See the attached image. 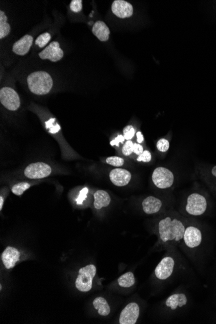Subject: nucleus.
<instances>
[{
    "instance_id": "obj_1",
    "label": "nucleus",
    "mask_w": 216,
    "mask_h": 324,
    "mask_svg": "<svg viewBox=\"0 0 216 324\" xmlns=\"http://www.w3.org/2000/svg\"><path fill=\"white\" fill-rule=\"evenodd\" d=\"M188 220L178 213L166 214L157 222L155 251H164L179 247L182 242Z\"/></svg>"
},
{
    "instance_id": "obj_2",
    "label": "nucleus",
    "mask_w": 216,
    "mask_h": 324,
    "mask_svg": "<svg viewBox=\"0 0 216 324\" xmlns=\"http://www.w3.org/2000/svg\"><path fill=\"white\" fill-rule=\"evenodd\" d=\"M180 261L178 247L166 250L153 272V277L159 286L171 279L180 266Z\"/></svg>"
},
{
    "instance_id": "obj_3",
    "label": "nucleus",
    "mask_w": 216,
    "mask_h": 324,
    "mask_svg": "<svg viewBox=\"0 0 216 324\" xmlns=\"http://www.w3.org/2000/svg\"><path fill=\"white\" fill-rule=\"evenodd\" d=\"M204 242V233L197 224L188 221L184 235L179 248L188 255H193L201 248Z\"/></svg>"
},
{
    "instance_id": "obj_4",
    "label": "nucleus",
    "mask_w": 216,
    "mask_h": 324,
    "mask_svg": "<svg viewBox=\"0 0 216 324\" xmlns=\"http://www.w3.org/2000/svg\"><path fill=\"white\" fill-rule=\"evenodd\" d=\"M209 208V198L200 192L190 194L186 199L184 211L189 217H200L205 215Z\"/></svg>"
},
{
    "instance_id": "obj_5",
    "label": "nucleus",
    "mask_w": 216,
    "mask_h": 324,
    "mask_svg": "<svg viewBox=\"0 0 216 324\" xmlns=\"http://www.w3.org/2000/svg\"><path fill=\"white\" fill-rule=\"evenodd\" d=\"M27 85L32 94L44 96L51 90L53 81L49 73L45 71H35L28 76Z\"/></svg>"
},
{
    "instance_id": "obj_6",
    "label": "nucleus",
    "mask_w": 216,
    "mask_h": 324,
    "mask_svg": "<svg viewBox=\"0 0 216 324\" xmlns=\"http://www.w3.org/2000/svg\"><path fill=\"white\" fill-rule=\"evenodd\" d=\"M189 303V296L184 291H176L168 296L162 304L163 312L168 314L178 312Z\"/></svg>"
},
{
    "instance_id": "obj_7",
    "label": "nucleus",
    "mask_w": 216,
    "mask_h": 324,
    "mask_svg": "<svg viewBox=\"0 0 216 324\" xmlns=\"http://www.w3.org/2000/svg\"><path fill=\"white\" fill-rule=\"evenodd\" d=\"M79 273L75 286L78 290L81 292H88L92 288L93 280L96 275L97 268L94 265H88L81 268Z\"/></svg>"
},
{
    "instance_id": "obj_8",
    "label": "nucleus",
    "mask_w": 216,
    "mask_h": 324,
    "mask_svg": "<svg viewBox=\"0 0 216 324\" xmlns=\"http://www.w3.org/2000/svg\"><path fill=\"white\" fill-rule=\"evenodd\" d=\"M153 185L160 190L170 189L174 184L175 177L171 170L165 167H157L152 173Z\"/></svg>"
},
{
    "instance_id": "obj_9",
    "label": "nucleus",
    "mask_w": 216,
    "mask_h": 324,
    "mask_svg": "<svg viewBox=\"0 0 216 324\" xmlns=\"http://www.w3.org/2000/svg\"><path fill=\"white\" fill-rule=\"evenodd\" d=\"M0 102L10 111H16L20 107V99L16 91L9 87H4L0 90Z\"/></svg>"
},
{
    "instance_id": "obj_10",
    "label": "nucleus",
    "mask_w": 216,
    "mask_h": 324,
    "mask_svg": "<svg viewBox=\"0 0 216 324\" xmlns=\"http://www.w3.org/2000/svg\"><path fill=\"white\" fill-rule=\"evenodd\" d=\"M51 173V166L42 162L30 164L24 171L25 176L31 179L47 178Z\"/></svg>"
},
{
    "instance_id": "obj_11",
    "label": "nucleus",
    "mask_w": 216,
    "mask_h": 324,
    "mask_svg": "<svg viewBox=\"0 0 216 324\" xmlns=\"http://www.w3.org/2000/svg\"><path fill=\"white\" fill-rule=\"evenodd\" d=\"M140 316V307L136 302H130L121 312L118 319L120 324H135Z\"/></svg>"
},
{
    "instance_id": "obj_12",
    "label": "nucleus",
    "mask_w": 216,
    "mask_h": 324,
    "mask_svg": "<svg viewBox=\"0 0 216 324\" xmlns=\"http://www.w3.org/2000/svg\"><path fill=\"white\" fill-rule=\"evenodd\" d=\"M39 57L42 60H49L56 62L62 59L64 51L60 48L59 43L53 42L39 53Z\"/></svg>"
},
{
    "instance_id": "obj_13",
    "label": "nucleus",
    "mask_w": 216,
    "mask_h": 324,
    "mask_svg": "<svg viewBox=\"0 0 216 324\" xmlns=\"http://www.w3.org/2000/svg\"><path fill=\"white\" fill-rule=\"evenodd\" d=\"M111 182L116 187H124L129 184L131 179V173L123 168H114L109 173Z\"/></svg>"
},
{
    "instance_id": "obj_14",
    "label": "nucleus",
    "mask_w": 216,
    "mask_h": 324,
    "mask_svg": "<svg viewBox=\"0 0 216 324\" xmlns=\"http://www.w3.org/2000/svg\"><path fill=\"white\" fill-rule=\"evenodd\" d=\"M113 14L120 18H129L132 16L133 8L131 4L124 0H115L111 5Z\"/></svg>"
},
{
    "instance_id": "obj_15",
    "label": "nucleus",
    "mask_w": 216,
    "mask_h": 324,
    "mask_svg": "<svg viewBox=\"0 0 216 324\" xmlns=\"http://www.w3.org/2000/svg\"><path fill=\"white\" fill-rule=\"evenodd\" d=\"M163 205L161 199L155 196H148L142 203V210L146 215H156L163 209Z\"/></svg>"
},
{
    "instance_id": "obj_16",
    "label": "nucleus",
    "mask_w": 216,
    "mask_h": 324,
    "mask_svg": "<svg viewBox=\"0 0 216 324\" xmlns=\"http://www.w3.org/2000/svg\"><path fill=\"white\" fill-rule=\"evenodd\" d=\"M20 253L16 248L7 247L1 254V260L6 269H10L16 265Z\"/></svg>"
},
{
    "instance_id": "obj_17",
    "label": "nucleus",
    "mask_w": 216,
    "mask_h": 324,
    "mask_svg": "<svg viewBox=\"0 0 216 324\" xmlns=\"http://www.w3.org/2000/svg\"><path fill=\"white\" fill-rule=\"evenodd\" d=\"M201 178L216 196V165L204 168L200 172Z\"/></svg>"
},
{
    "instance_id": "obj_18",
    "label": "nucleus",
    "mask_w": 216,
    "mask_h": 324,
    "mask_svg": "<svg viewBox=\"0 0 216 324\" xmlns=\"http://www.w3.org/2000/svg\"><path fill=\"white\" fill-rule=\"evenodd\" d=\"M33 43V38L27 34L15 42L12 47V51L15 54L19 56L27 55Z\"/></svg>"
},
{
    "instance_id": "obj_19",
    "label": "nucleus",
    "mask_w": 216,
    "mask_h": 324,
    "mask_svg": "<svg viewBox=\"0 0 216 324\" xmlns=\"http://www.w3.org/2000/svg\"><path fill=\"white\" fill-rule=\"evenodd\" d=\"M93 33L99 40L107 42L109 39L110 31L109 28L102 21H97L92 28Z\"/></svg>"
},
{
    "instance_id": "obj_20",
    "label": "nucleus",
    "mask_w": 216,
    "mask_h": 324,
    "mask_svg": "<svg viewBox=\"0 0 216 324\" xmlns=\"http://www.w3.org/2000/svg\"><path fill=\"white\" fill-rule=\"evenodd\" d=\"M111 197L107 192L99 190L94 194V207L97 210H101L109 206Z\"/></svg>"
},
{
    "instance_id": "obj_21",
    "label": "nucleus",
    "mask_w": 216,
    "mask_h": 324,
    "mask_svg": "<svg viewBox=\"0 0 216 324\" xmlns=\"http://www.w3.org/2000/svg\"><path fill=\"white\" fill-rule=\"evenodd\" d=\"M93 305L101 317H108L111 313V308L104 297H97L93 302Z\"/></svg>"
},
{
    "instance_id": "obj_22",
    "label": "nucleus",
    "mask_w": 216,
    "mask_h": 324,
    "mask_svg": "<svg viewBox=\"0 0 216 324\" xmlns=\"http://www.w3.org/2000/svg\"><path fill=\"white\" fill-rule=\"evenodd\" d=\"M118 286L122 288H129L135 284V276L132 272H127L118 278Z\"/></svg>"
},
{
    "instance_id": "obj_23",
    "label": "nucleus",
    "mask_w": 216,
    "mask_h": 324,
    "mask_svg": "<svg viewBox=\"0 0 216 324\" xmlns=\"http://www.w3.org/2000/svg\"><path fill=\"white\" fill-rule=\"evenodd\" d=\"M10 26L7 23V17L5 13L1 10L0 12V38L3 39L9 34Z\"/></svg>"
},
{
    "instance_id": "obj_24",
    "label": "nucleus",
    "mask_w": 216,
    "mask_h": 324,
    "mask_svg": "<svg viewBox=\"0 0 216 324\" xmlns=\"http://www.w3.org/2000/svg\"><path fill=\"white\" fill-rule=\"evenodd\" d=\"M31 185L27 183H19L18 184L13 186L12 192L16 196H21L24 192L29 189Z\"/></svg>"
},
{
    "instance_id": "obj_25",
    "label": "nucleus",
    "mask_w": 216,
    "mask_h": 324,
    "mask_svg": "<svg viewBox=\"0 0 216 324\" xmlns=\"http://www.w3.org/2000/svg\"><path fill=\"white\" fill-rule=\"evenodd\" d=\"M51 39V34L48 33V32H45L40 34L38 36L35 41V44L36 45H38L40 48H44L49 42H50Z\"/></svg>"
},
{
    "instance_id": "obj_26",
    "label": "nucleus",
    "mask_w": 216,
    "mask_h": 324,
    "mask_svg": "<svg viewBox=\"0 0 216 324\" xmlns=\"http://www.w3.org/2000/svg\"><path fill=\"white\" fill-rule=\"evenodd\" d=\"M106 162L108 165H110L114 167H120L124 164V160L122 157L117 156H113L108 157Z\"/></svg>"
},
{
    "instance_id": "obj_27",
    "label": "nucleus",
    "mask_w": 216,
    "mask_h": 324,
    "mask_svg": "<svg viewBox=\"0 0 216 324\" xmlns=\"http://www.w3.org/2000/svg\"><path fill=\"white\" fill-rule=\"evenodd\" d=\"M55 118H51L49 119L45 124H46V127L47 129H49V132L51 133H57L58 131L60 129V127L56 122Z\"/></svg>"
},
{
    "instance_id": "obj_28",
    "label": "nucleus",
    "mask_w": 216,
    "mask_h": 324,
    "mask_svg": "<svg viewBox=\"0 0 216 324\" xmlns=\"http://www.w3.org/2000/svg\"><path fill=\"white\" fill-rule=\"evenodd\" d=\"M157 148L161 152H166L170 148L169 141L166 139H161L157 143Z\"/></svg>"
},
{
    "instance_id": "obj_29",
    "label": "nucleus",
    "mask_w": 216,
    "mask_h": 324,
    "mask_svg": "<svg viewBox=\"0 0 216 324\" xmlns=\"http://www.w3.org/2000/svg\"><path fill=\"white\" fill-rule=\"evenodd\" d=\"M134 144L131 140H127L122 147V153L125 156H129L133 152Z\"/></svg>"
},
{
    "instance_id": "obj_30",
    "label": "nucleus",
    "mask_w": 216,
    "mask_h": 324,
    "mask_svg": "<svg viewBox=\"0 0 216 324\" xmlns=\"http://www.w3.org/2000/svg\"><path fill=\"white\" fill-rule=\"evenodd\" d=\"M135 129L132 126H127L124 127L123 130V134L125 139L127 140H131L133 139L134 135H135Z\"/></svg>"
},
{
    "instance_id": "obj_31",
    "label": "nucleus",
    "mask_w": 216,
    "mask_h": 324,
    "mask_svg": "<svg viewBox=\"0 0 216 324\" xmlns=\"http://www.w3.org/2000/svg\"><path fill=\"white\" fill-rule=\"evenodd\" d=\"M70 8L73 12H81L83 10V1L82 0H73L71 1Z\"/></svg>"
},
{
    "instance_id": "obj_32",
    "label": "nucleus",
    "mask_w": 216,
    "mask_h": 324,
    "mask_svg": "<svg viewBox=\"0 0 216 324\" xmlns=\"http://www.w3.org/2000/svg\"><path fill=\"white\" fill-rule=\"evenodd\" d=\"M137 161L144 162V163H149L152 160V155L149 151H144L141 154L138 156Z\"/></svg>"
},
{
    "instance_id": "obj_33",
    "label": "nucleus",
    "mask_w": 216,
    "mask_h": 324,
    "mask_svg": "<svg viewBox=\"0 0 216 324\" xmlns=\"http://www.w3.org/2000/svg\"><path fill=\"white\" fill-rule=\"evenodd\" d=\"M88 193V188H84L81 192H80L79 195L78 196L76 202L78 205H82L85 201Z\"/></svg>"
},
{
    "instance_id": "obj_34",
    "label": "nucleus",
    "mask_w": 216,
    "mask_h": 324,
    "mask_svg": "<svg viewBox=\"0 0 216 324\" xmlns=\"http://www.w3.org/2000/svg\"><path fill=\"white\" fill-rule=\"evenodd\" d=\"M125 140L126 139H125L124 135H118L117 137L114 138L113 140H111V142H110V144H111V146H119L120 143H124Z\"/></svg>"
},
{
    "instance_id": "obj_35",
    "label": "nucleus",
    "mask_w": 216,
    "mask_h": 324,
    "mask_svg": "<svg viewBox=\"0 0 216 324\" xmlns=\"http://www.w3.org/2000/svg\"><path fill=\"white\" fill-rule=\"evenodd\" d=\"M143 152V147L140 145V144L134 143L133 152L135 153L136 155H139Z\"/></svg>"
},
{
    "instance_id": "obj_36",
    "label": "nucleus",
    "mask_w": 216,
    "mask_h": 324,
    "mask_svg": "<svg viewBox=\"0 0 216 324\" xmlns=\"http://www.w3.org/2000/svg\"><path fill=\"white\" fill-rule=\"evenodd\" d=\"M137 142H139V144L141 143V142H143V135H142V134L141 132H140V131H138L137 133Z\"/></svg>"
},
{
    "instance_id": "obj_37",
    "label": "nucleus",
    "mask_w": 216,
    "mask_h": 324,
    "mask_svg": "<svg viewBox=\"0 0 216 324\" xmlns=\"http://www.w3.org/2000/svg\"><path fill=\"white\" fill-rule=\"evenodd\" d=\"M4 202V199L2 196L0 197V211H1L3 209V205Z\"/></svg>"
}]
</instances>
